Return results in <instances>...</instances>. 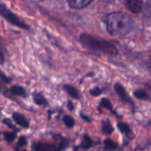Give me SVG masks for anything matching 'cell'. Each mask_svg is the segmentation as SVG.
Wrapping results in <instances>:
<instances>
[{"instance_id": "1", "label": "cell", "mask_w": 151, "mask_h": 151, "mask_svg": "<svg viewBox=\"0 0 151 151\" xmlns=\"http://www.w3.org/2000/svg\"><path fill=\"white\" fill-rule=\"evenodd\" d=\"M106 30L113 36H124L129 33L134 27L131 16L122 11L106 13L102 19Z\"/></svg>"}, {"instance_id": "2", "label": "cell", "mask_w": 151, "mask_h": 151, "mask_svg": "<svg viewBox=\"0 0 151 151\" xmlns=\"http://www.w3.org/2000/svg\"><path fill=\"white\" fill-rule=\"evenodd\" d=\"M79 41L84 48L91 51L98 52L111 56L117 55L119 53L117 48L113 43L89 33H81L79 35Z\"/></svg>"}, {"instance_id": "3", "label": "cell", "mask_w": 151, "mask_h": 151, "mask_svg": "<svg viewBox=\"0 0 151 151\" xmlns=\"http://www.w3.org/2000/svg\"><path fill=\"white\" fill-rule=\"evenodd\" d=\"M0 15L3 19H5L11 24L25 30H30V27L26 22L22 20L18 15L9 10L3 2H0Z\"/></svg>"}, {"instance_id": "4", "label": "cell", "mask_w": 151, "mask_h": 151, "mask_svg": "<svg viewBox=\"0 0 151 151\" xmlns=\"http://www.w3.org/2000/svg\"><path fill=\"white\" fill-rule=\"evenodd\" d=\"M69 145L68 142L63 139L58 144H51L48 142H35L32 144L34 151H62Z\"/></svg>"}, {"instance_id": "5", "label": "cell", "mask_w": 151, "mask_h": 151, "mask_svg": "<svg viewBox=\"0 0 151 151\" xmlns=\"http://www.w3.org/2000/svg\"><path fill=\"white\" fill-rule=\"evenodd\" d=\"M114 88L115 92L116 93L119 98L120 99L121 101L124 102L125 103H128V104H131L134 106V102H133L132 99L131 97H129L128 92H127L126 89L125 87L119 82L115 83L114 85Z\"/></svg>"}, {"instance_id": "6", "label": "cell", "mask_w": 151, "mask_h": 151, "mask_svg": "<svg viewBox=\"0 0 151 151\" xmlns=\"http://www.w3.org/2000/svg\"><path fill=\"white\" fill-rule=\"evenodd\" d=\"M126 8L134 14H139L142 11L143 1L140 0H128L125 1Z\"/></svg>"}, {"instance_id": "7", "label": "cell", "mask_w": 151, "mask_h": 151, "mask_svg": "<svg viewBox=\"0 0 151 151\" xmlns=\"http://www.w3.org/2000/svg\"><path fill=\"white\" fill-rule=\"evenodd\" d=\"M12 118L13 121L16 122V125H19L24 129H27L29 127V122L24 114H21L20 112L15 111L12 114Z\"/></svg>"}, {"instance_id": "8", "label": "cell", "mask_w": 151, "mask_h": 151, "mask_svg": "<svg viewBox=\"0 0 151 151\" xmlns=\"http://www.w3.org/2000/svg\"><path fill=\"white\" fill-rule=\"evenodd\" d=\"M69 7L75 10L86 8L93 2V0H69L66 1Z\"/></svg>"}, {"instance_id": "9", "label": "cell", "mask_w": 151, "mask_h": 151, "mask_svg": "<svg viewBox=\"0 0 151 151\" xmlns=\"http://www.w3.org/2000/svg\"><path fill=\"white\" fill-rule=\"evenodd\" d=\"M63 89L65 90L66 93L72 97V99L75 100H80L81 99V95H80L79 91H78L76 88L73 86L70 85V84H65L63 86Z\"/></svg>"}, {"instance_id": "10", "label": "cell", "mask_w": 151, "mask_h": 151, "mask_svg": "<svg viewBox=\"0 0 151 151\" xmlns=\"http://www.w3.org/2000/svg\"><path fill=\"white\" fill-rule=\"evenodd\" d=\"M116 126H117L118 130L119 131V132L122 133V134L125 135L129 139L134 138L131 128H130V126L126 123V122H119L117 123V125H116Z\"/></svg>"}, {"instance_id": "11", "label": "cell", "mask_w": 151, "mask_h": 151, "mask_svg": "<svg viewBox=\"0 0 151 151\" xmlns=\"http://www.w3.org/2000/svg\"><path fill=\"white\" fill-rule=\"evenodd\" d=\"M101 131L103 134L106 136H110L114 131V128L111 124L110 121L109 119L102 121V126H101Z\"/></svg>"}, {"instance_id": "12", "label": "cell", "mask_w": 151, "mask_h": 151, "mask_svg": "<svg viewBox=\"0 0 151 151\" xmlns=\"http://www.w3.org/2000/svg\"><path fill=\"white\" fill-rule=\"evenodd\" d=\"M10 92L11 93V94H13V95L19 96V97H27V93L25 88L19 85H14L13 86L10 87Z\"/></svg>"}, {"instance_id": "13", "label": "cell", "mask_w": 151, "mask_h": 151, "mask_svg": "<svg viewBox=\"0 0 151 151\" xmlns=\"http://www.w3.org/2000/svg\"><path fill=\"white\" fill-rule=\"evenodd\" d=\"M32 98H33L34 103L38 106H47L48 105V101L41 93H32Z\"/></svg>"}, {"instance_id": "14", "label": "cell", "mask_w": 151, "mask_h": 151, "mask_svg": "<svg viewBox=\"0 0 151 151\" xmlns=\"http://www.w3.org/2000/svg\"><path fill=\"white\" fill-rule=\"evenodd\" d=\"M99 106H100V107L104 108V109L109 110V111H111V113L114 114L116 116H119V115L116 113V111L114 110L113 105H112L111 102V100H109V98H106V97H103V98H102L101 100H100Z\"/></svg>"}, {"instance_id": "15", "label": "cell", "mask_w": 151, "mask_h": 151, "mask_svg": "<svg viewBox=\"0 0 151 151\" xmlns=\"http://www.w3.org/2000/svg\"><path fill=\"white\" fill-rule=\"evenodd\" d=\"M93 144H94V142H93L92 139L88 134H84L83 137V141L81 145L79 146V148L83 149L84 150H87L92 147Z\"/></svg>"}, {"instance_id": "16", "label": "cell", "mask_w": 151, "mask_h": 151, "mask_svg": "<svg viewBox=\"0 0 151 151\" xmlns=\"http://www.w3.org/2000/svg\"><path fill=\"white\" fill-rule=\"evenodd\" d=\"M134 97L138 100H143L146 101H151V97L144 89H137L133 92Z\"/></svg>"}, {"instance_id": "17", "label": "cell", "mask_w": 151, "mask_h": 151, "mask_svg": "<svg viewBox=\"0 0 151 151\" xmlns=\"http://www.w3.org/2000/svg\"><path fill=\"white\" fill-rule=\"evenodd\" d=\"M16 133L17 132L16 131H4L2 133V135L4 141L8 144H11L16 139V137H17Z\"/></svg>"}, {"instance_id": "18", "label": "cell", "mask_w": 151, "mask_h": 151, "mask_svg": "<svg viewBox=\"0 0 151 151\" xmlns=\"http://www.w3.org/2000/svg\"><path fill=\"white\" fill-rule=\"evenodd\" d=\"M63 122L68 128H72L75 125V120L70 115H65L63 117Z\"/></svg>"}, {"instance_id": "19", "label": "cell", "mask_w": 151, "mask_h": 151, "mask_svg": "<svg viewBox=\"0 0 151 151\" xmlns=\"http://www.w3.org/2000/svg\"><path fill=\"white\" fill-rule=\"evenodd\" d=\"M104 145L106 149L109 150H114L118 148V144L116 142L110 139H106L104 140Z\"/></svg>"}, {"instance_id": "20", "label": "cell", "mask_w": 151, "mask_h": 151, "mask_svg": "<svg viewBox=\"0 0 151 151\" xmlns=\"http://www.w3.org/2000/svg\"><path fill=\"white\" fill-rule=\"evenodd\" d=\"M2 123L4 124V125H5L6 126L8 127L10 129L13 130V131H16V132H18V131H19V129H17V128H16L15 125H13L12 121L10 120V119H8V118H4V119H2Z\"/></svg>"}, {"instance_id": "21", "label": "cell", "mask_w": 151, "mask_h": 151, "mask_svg": "<svg viewBox=\"0 0 151 151\" xmlns=\"http://www.w3.org/2000/svg\"><path fill=\"white\" fill-rule=\"evenodd\" d=\"M102 92H103V91H102L101 88L97 86L92 88L91 89L89 90V94L91 96H93V97H99L102 94Z\"/></svg>"}, {"instance_id": "22", "label": "cell", "mask_w": 151, "mask_h": 151, "mask_svg": "<svg viewBox=\"0 0 151 151\" xmlns=\"http://www.w3.org/2000/svg\"><path fill=\"white\" fill-rule=\"evenodd\" d=\"M27 145V140L25 136H20L18 139L17 146L18 147H25Z\"/></svg>"}, {"instance_id": "23", "label": "cell", "mask_w": 151, "mask_h": 151, "mask_svg": "<svg viewBox=\"0 0 151 151\" xmlns=\"http://www.w3.org/2000/svg\"><path fill=\"white\" fill-rule=\"evenodd\" d=\"M0 76H1V81H2L4 83H10V81H11V79H10V78H8V77L6 76V75L3 73L2 71H1V75H0Z\"/></svg>"}, {"instance_id": "24", "label": "cell", "mask_w": 151, "mask_h": 151, "mask_svg": "<svg viewBox=\"0 0 151 151\" xmlns=\"http://www.w3.org/2000/svg\"><path fill=\"white\" fill-rule=\"evenodd\" d=\"M80 116H81V119H83V120L86 121V122H91V119H90V117L88 116H86V115L83 114H81V113L80 114Z\"/></svg>"}, {"instance_id": "25", "label": "cell", "mask_w": 151, "mask_h": 151, "mask_svg": "<svg viewBox=\"0 0 151 151\" xmlns=\"http://www.w3.org/2000/svg\"><path fill=\"white\" fill-rule=\"evenodd\" d=\"M67 108L69 111H72L74 110V109H75V106H74L73 103H72V102H71L70 100H69V101H68Z\"/></svg>"}, {"instance_id": "26", "label": "cell", "mask_w": 151, "mask_h": 151, "mask_svg": "<svg viewBox=\"0 0 151 151\" xmlns=\"http://www.w3.org/2000/svg\"><path fill=\"white\" fill-rule=\"evenodd\" d=\"M149 125H151V121H150V122H149Z\"/></svg>"}, {"instance_id": "27", "label": "cell", "mask_w": 151, "mask_h": 151, "mask_svg": "<svg viewBox=\"0 0 151 151\" xmlns=\"http://www.w3.org/2000/svg\"><path fill=\"white\" fill-rule=\"evenodd\" d=\"M150 63H151V56H150Z\"/></svg>"}, {"instance_id": "28", "label": "cell", "mask_w": 151, "mask_h": 151, "mask_svg": "<svg viewBox=\"0 0 151 151\" xmlns=\"http://www.w3.org/2000/svg\"><path fill=\"white\" fill-rule=\"evenodd\" d=\"M17 151H19V150H17Z\"/></svg>"}]
</instances>
